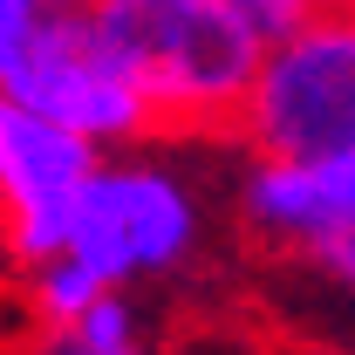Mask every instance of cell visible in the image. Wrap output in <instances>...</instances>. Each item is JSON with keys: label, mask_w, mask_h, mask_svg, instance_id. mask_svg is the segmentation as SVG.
Returning a JSON list of instances; mask_svg holds the SVG:
<instances>
[{"label": "cell", "mask_w": 355, "mask_h": 355, "mask_svg": "<svg viewBox=\"0 0 355 355\" xmlns=\"http://www.w3.org/2000/svg\"><path fill=\"white\" fill-rule=\"evenodd\" d=\"M103 55L137 83L157 130H225L260 69V42L225 0H96L83 7Z\"/></svg>", "instance_id": "cell-1"}, {"label": "cell", "mask_w": 355, "mask_h": 355, "mask_svg": "<svg viewBox=\"0 0 355 355\" xmlns=\"http://www.w3.org/2000/svg\"><path fill=\"white\" fill-rule=\"evenodd\" d=\"M239 130L253 157H321L355 144V7L321 0L287 42L260 48Z\"/></svg>", "instance_id": "cell-2"}, {"label": "cell", "mask_w": 355, "mask_h": 355, "mask_svg": "<svg viewBox=\"0 0 355 355\" xmlns=\"http://www.w3.org/2000/svg\"><path fill=\"white\" fill-rule=\"evenodd\" d=\"M0 89L21 96L28 110L55 116L62 130L89 137L96 150H123V144L157 137L150 103H144L137 83L103 55V42H96V28H89L83 7H48L42 35L28 42V55L14 62V76Z\"/></svg>", "instance_id": "cell-3"}, {"label": "cell", "mask_w": 355, "mask_h": 355, "mask_svg": "<svg viewBox=\"0 0 355 355\" xmlns=\"http://www.w3.org/2000/svg\"><path fill=\"white\" fill-rule=\"evenodd\" d=\"M96 144L62 130L55 116L28 110L0 89V246L14 266H35L62 253V225L76 184L96 171Z\"/></svg>", "instance_id": "cell-4"}, {"label": "cell", "mask_w": 355, "mask_h": 355, "mask_svg": "<svg viewBox=\"0 0 355 355\" xmlns=\"http://www.w3.org/2000/svg\"><path fill=\"white\" fill-rule=\"evenodd\" d=\"M116 184V219H123V246H130V273H178L198 246V191L150 157H116L110 164Z\"/></svg>", "instance_id": "cell-5"}, {"label": "cell", "mask_w": 355, "mask_h": 355, "mask_svg": "<svg viewBox=\"0 0 355 355\" xmlns=\"http://www.w3.org/2000/svg\"><path fill=\"white\" fill-rule=\"evenodd\" d=\"M96 294H103V280H96L76 253H48V260L28 266V308H35L42 328H69Z\"/></svg>", "instance_id": "cell-6"}, {"label": "cell", "mask_w": 355, "mask_h": 355, "mask_svg": "<svg viewBox=\"0 0 355 355\" xmlns=\"http://www.w3.org/2000/svg\"><path fill=\"white\" fill-rule=\"evenodd\" d=\"M69 328H76V342L89 355H144V314H137V301L123 287H103Z\"/></svg>", "instance_id": "cell-7"}, {"label": "cell", "mask_w": 355, "mask_h": 355, "mask_svg": "<svg viewBox=\"0 0 355 355\" xmlns=\"http://www.w3.org/2000/svg\"><path fill=\"white\" fill-rule=\"evenodd\" d=\"M225 7H232V21H239L260 48H273V42H287L321 0H225Z\"/></svg>", "instance_id": "cell-8"}, {"label": "cell", "mask_w": 355, "mask_h": 355, "mask_svg": "<svg viewBox=\"0 0 355 355\" xmlns=\"http://www.w3.org/2000/svg\"><path fill=\"white\" fill-rule=\"evenodd\" d=\"M42 21H48V0H0V83L14 76L28 42L42 35Z\"/></svg>", "instance_id": "cell-9"}, {"label": "cell", "mask_w": 355, "mask_h": 355, "mask_svg": "<svg viewBox=\"0 0 355 355\" xmlns=\"http://www.w3.org/2000/svg\"><path fill=\"white\" fill-rule=\"evenodd\" d=\"M308 260L321 266V273H328V280H335L342 294H355V219H349V225H335V232H328V239L314 246Z\"/></svg>", "instance_id": "cell-10"}, {"label": "cell", "mask_w": 355, "mask_h": 355, "mask_svg": "<svg viewBox=\"0 0 355 355\" xmlns=\"http://www.w3.org/2000/svg\"><path fill=\"white\" fill-rule=\"evenodd\" d=\"M28 355H89V349L76 342V328H42V335L28 342Z\"/></svg>", "instance_id": "cell-11"}, {"label": "cell", "mask_w": 355, "mask_h": 355, "mask_svg": "<svg viewBox=\"0 0 355 355\" xmlns=\"http://www.w3.org/2000/svg\"><path fill=\"white\" fill-rule=\"evenodd\" d=\"M48 7H96V0H48Z\"/></svg>", "instance_id": "cell-12"}, {"label": "cell", "mask_w": 355, "mask_h": 355, "mask_svg": "<svg viewBox=\"0 0 355 355\" xmlns=\"http://www.w3.org/2000/svg\"><path fill=\"white\" fill-rule=\"evenodd\" d=\"M287 355H335V349H287Z\"/></svg>", "instance_id": "cell-13"}, {"label": "cell", "mask_w": 355, "mask_h": 355, "mask_svg": "<svg viewBox=\"0 0 355 355\" xmlns=\"http://www.w3.org/2000/svg\"><path fill=\"white\" fill-rule=\"evenodd\" d=\"M342 7H355V0H342Z\"/></svg>", "instance_id": "cell-14"}]
</instances>
